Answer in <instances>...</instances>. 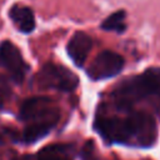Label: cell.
I'll return each mask as SVG.
<instances>
[{
    "label": "cell",
    "mask_w": 160,
    "mask_h": 160,
    "mask_svg": "<svg viewBox=\"0 0 160 160\" xmlns=\"http://www.w3.org/2000/svg\"><path fill=\"white\" fill-rule=\"evenodd\" d=\"M126 12L124 10H118L112 14H110L106 19L102 20L100 24V28L105 31H112L116 34H122L126 30Z\"/></svg>",
    "instance_id": "30bf717a"
},
{
    "label": "cell",
    "mask_w": 160,
    "mask_h": 160,
    "mask_svg": "<svg viewBox=\"0 0 160 160\" xmlns=\"http://www.w3.org/2000/svg\"><path fill=\"white\" fill-rule=\"evenodd\" d=\"M4 100H5V95H4L2 90L0 89V110H1L2 106H4Z\"/></svg>",
    "instance_id": "7c38bea8"
},
{
    "label": "cell",
    "mask_w": 160,
    "mask_h": 160,
    "mask_svg": "<svg viewBox=\"0 0 160 160\" xmlns=\"http://www.w3.org/2000/svg\"><path fill=\"white\" fill-rule=\"evenodd\" d=\"M114 106V105H112ZM116 112L100 110L94 120V130L108 142L138 148H150L156 141L155 119L132 106H114Z\"/></svg>",
    "instance_id": "6da1fadb"
},
{
    "label": "cell",
    "mask_w": 160,
    "mask_h": 160,
    "mask_svg": "<svg viewBox=\"0 0 160 160\" xmlns=\"http://www.w3.org/2000/svg\"><path fill=\"white\" fill-rule=\"evenodd\" d=\"M151 98L160 99V68H150L122 80L111 92L114 106H132Z\"/></svg>",
    "instance_id": "3957f363"
},
{
    "label": "cell",
    "mask_w": 160,
    "mask_h": 160,
    "mask_svg": "<svg viewBox=\"0 0 160 160\" xmlns=\"http://www.w3.org/2000/svg\"><path fill=\"white\" fill-rule=\"evenodd\" d=\"M0 66L8 71L15 84H21L30 71V66L21 51L10 40H2L0 42Z\"/></svg>",
    "instance_id": "5b68a950"
},
{
    "label": "cell",
    "mask_w": 160,
    "mask_h": 160,
    "mask_svg": "<svg viewBox=\"0 0 160 160\" xmlns=\"http://www.w3.org/2000/svg\"><path fill=\"white\" fill-rule=\"evenodd\" d=\"M36 84L41 89L56 90L60 92H72L79 85L75 72L61 64L45 62L36 74Z\"/></svg>",
    "instance_id": "277c9868"
},
{
    "label": "cell",
    "mask_w": 160,
    "mask_h": 160,
    "mask_svg": "<svg viewBox=\"0 0 160 160\" xmlns=\"http://www.w3.org/2000/svg\"><path fill=\"white\" fill-rule=\"evenodd\" d=\"M92 48V39L85 31H75L66 44V52L78 68H82Z\"/></svg>",
    "instance_id": "ba28073f"
},
{
    "label": "cell",
    "mask_w": 160,
    "mask_h": 160,
    "mask_svg": "<svg viewBox=\"0 0 160 160\" xmlns=\"http://www.w3.org/2000/svg\"><path fill=\"white\" fill-rule=\"evenodd\" d=\"M124 65L125 61L120 54L112 50H104L99 52L91 61L86 69V75L94 81L106 80L121 72Z\"/></svg>",
    "instance_id": "8992f818"
},
{
    "label": "cell",
    "mask_w": 160,
    "mask_h": 160,
    "mask_svg": "<svg viewBox=\"0 0 160 160\" xmlns=\"http://www.w3.org/2000/svg\"><path fill=\"white\" fill-rule=\"evenodd\" d=\"M82 160H99L95 154H94V148L92 145H90L89 142L84 146V150H82Z\"/></svg>",
    "instance_id": "8fae6325"
},
{
    "label": "cell",
    "mask_w": 160,
    "mask_h": 160,
    "mask_svg": "<svg viewBox=\"0 0 160 160\" xmlns=\"http://www.w3.org/2000/svg\"><path fill=\"white\" fill-rule=\"evenodd\" d=\"M60 118V108L51 99L46 96L25 99L18 114V119L24 124L18 141L30 145L42 140L56 128Z\"/></svg>",
    "instance_id": "7a4b0ae2"
},
{
    "label": "cell",
    "mask_w": 160,
    "mask_h": 160,
    "mask_svg": "<svg viewBox=\"0 0 160 160\" xmlns=\"http://www.w3.org/2000/svg\"><path fill=\"white\" fill-rule=\"evenodd\" d=\"M12 160H75V148L72 144L55 142L41 148L34 154H25Z\"/></svg>",
    "instance_id": "52a82bcc"
},
{
    "label": "cell",
    "mask_w": 160,
    "mask_h": 160,
    "mask_svg": "<svg viewBox=\"0 0 160 160\" xmlns=\"http://www.w3.org/2000/svg\"><path fill=\"white\" fill-rule=\"evenodd\" d=\"M9 19L14 24V26L22 34H31L36 28L35 14L31 8L15 2L8 11Z\"/></svg>",
    "instance_id": "9c48e42d"
}]
</instances>
